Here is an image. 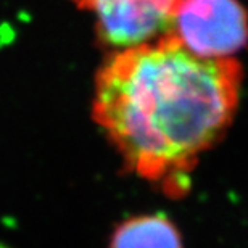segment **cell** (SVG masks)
<instances>
[{
    "label": "cell",
    "mask_w": 248,
    "mask_h": 248,
    "mask_svg": "<svg viewBox=\"0 0 248 248\" xmlns=\"http://www.w3.org/2000/svg\"><path fill=\"white\" fill-rule=\"evenodd\" d=\"M240 86L235 58L198 57L168 32L107 58L93 120L129 170L172 190L229 129Z\"/></svg>",
    "instance_id": "cell-1"
},
{
    "label": "cell",
    "mask_w": 248,
    "mask_h": 248,
    "mask_svg": "<svg viewBox=\"0 0 248 248\" xmlns=\"http://www.w3.org/2000/svg\"><path fill=\"white\" fill-rule=\"evenodd\" d=\"M95 16L98 41L111 48L150 42L170 32L179 0H74Z\"/></svg>",
    "instance_id": "cell-3"
},
{
    "label": "cell",
    "mask_w": 248,
    "mask_h": 248,
    "mask_svg": "<svg viewBox=\"0 0 248 248\" xmlns=\"http://www.w3.org/2000/svg\"><path fill=\"white\" fill-rule=\"evenodd\" d=\"M170 34L198 57L231 58L248 42L247 12L237 0H179Z\"/></svg>",
    "instance_id": "cell-2"
},
{
    "label": "cell",
    "mask_w": 248,
    "mask_h": 248,
    "mask_svg": "<svg viewBox=\"0 0 248 248\" xmlns=\"http://www.w3.org/2000/svg\"><path fill=\"white\" fill-rule=\"evenodd\" d=\"M110 248H184L174 224L160 215L132 217L118 227Z\"/></svg>",
    "instance_id": "cell-4"
}]
</instances>
